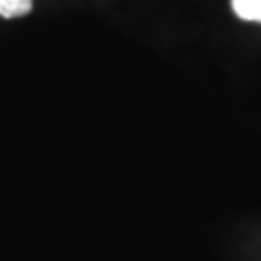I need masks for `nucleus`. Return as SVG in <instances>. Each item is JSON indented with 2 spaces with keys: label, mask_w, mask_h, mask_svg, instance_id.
<instances>
[{
  "label": "nucleus",
  "mask_w": 261,
  "mask_h": 261,
  "mask_svg": "<svg viewBox=\"0 0 261 261\" xmlns=\"http://www.w3.org/2000/svg\"><path fill=\"white\" fill-rule=\"evenodd\" d=\"M238 18L248 22H261V0H231Z\"/></svg>",
  "instance_id": "1"
},
{
  "label": "nucleus",
  "mask_w": 261,
  "mask_h": 261,
  "mask_svg": "<svg viewBox=\"0 0 261 261\" xmlns=\"http://www.w3.org/2000/svg\"><path fill=\"white\" fill-rule=\"evenodd\" d=\"M33 9V0H0V15L7 20L22 18Z\"/></svg>",
  "instance_id": "2"
}]
</instances>
